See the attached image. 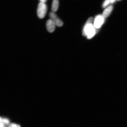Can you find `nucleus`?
Here are the masks:
<instances>
[{"label":"nucleus","instance_id":"obj_1","mask_svg":"<svg viewBox=\"0 0 127 127\" xmlns=\"http://www.w3.org/2000/svg\"><path fill=\"white\" fill-rule=\"evenodd\" d=\"M93 21V17L88 19L84 26L82 31V34L84 36H87V39H91L95 35L96 30L94 26L92 24Z\"/></svg>","mask_w":127,"mask_h":127},{"label":"nucleus","instance_id":"obj_2","mask_svg":"<svg viewBox=\"0 0 127 127\" xmlns=\"http://www.w3.org/2000/svg\"><path fill=\"white\" fill-rule=\"evenodd\" d=\"M47 7L44 3L40 2L38 5L37 9V15L39 18L43 19L46 14Z\"/></svg>","mask_w":127,"mask_h":127},{"label":"nucleus","instance_id":"obj_3","mask_svg":"<svg viewBox=\"0 0 127 127\" xmlns=\"http://www.w3.org/2000/svg\"><path fill=\"white\" fill-rule=\"evenodd\" d=\"M49 15H50V19L55 23L56 26L59 27L63 26V22L59 18L55 12H50Z\"/></svg>","mask_w":127,"mask_h":127},{"label":"nucleus","instance_id":"obj_4","mask_svg":"<svg viewBox=\"0 0 127 127\" xmlns=\"http://www.w3.org/2000/svg\"><path fill=\"white\" fill-rule=\"evenodd\" d=\"M104 21V18L103 16L98 15L95 19L94 26L95 28H99L101 27Z\"/></svg>","mask_w":127,"mask_h":127},{"label":"nucleus","instance_id":"obj_5","mask_svg":"<svg viewBox=\"0 0 127 127\" xmlns=\"http://www.w3.org/2000/svg\"><path fill=\"white\" fill-rule=\"evenodd\" d=\"M56 26V25L55 23L50 19L47 21L46 23V28L49 32H53L55 31Z\"/></svg>","mask_w":127,"mask_h":127},{"label":"nucleus","instance_id":"obj_6","mask_svg":"<svg viewBox=\"0 0 127 127\" xmlns=\"http://www.w3.org/2000/svg\"><path fill=\"white\" fill-rule=\"evenodd\" d=\"M59 7V0H53L52 1V12H55L58 10Z\"/></svg>","mask_w":127,"mask_h":127},{"label":"nucleus","instance_id":"obj_7","mask_svg":"<svg viewBox=\"0 0 127 127\" xmlns=\"http://www.w3.org/2000/svg\"><path fill=\"white\" fill-rule=\"evenodd\" d=\"M113 8V6H110L104 10L103 14V16L104 18H107L110 15L112 10Z\"/></svg>","mask_w":127,"mask_h":127},{"label":"nucleus","instance_id":"obj_8","mask_svg":"<svg viewBox=\"0 0 127 127\" xmlns=\"http://www.w3.org/2000/svg\"><path fill=\"white\" fill-rule=\"evenodd\" d=\"M0 123L3 124L4 125H9L10 121L7 119L1 118Z\"/></svg>","mask_w":127,"mask_h":127},{"label":"nucleus","instance_id":"obj_9","mask_svg":"<svg viewBox=\"0 0 127 127\" xmlns=\"http://www.w3.org/2000/svg\"><path fill=\"white\" fill-rule=\"evenodd\" d=\"M9 127H20L19 125L15 123H12L9 125Z\"/></svg>","mask_w":127,"mask_h":127},{"label":"nucleus","instance_id":"obj_10","mask_svg":"<svg viewBox=\"0 0 127 127\" xmlns=\"http://www.w3.org/2000/svg\"><path fill=\"white\" fill-rule=\"evenodd\" d=\"M110 2L109 0H106L103 4V7H106L109 4Z\"/></svg>","mask_w":127,"mask_h":127},{"label":"nucleus","instance_id":"obj_11","mask_svg":"<svg viewBox=\"0 0 127 127\" xmlns=\"http://www.w3.org/2000/svg\"><path fill=\"white\" fill-rule=\"evenodd\" d=\"M39 1H40V2L45 3L47 1V0H39Z\"/></svg>","mask_w":127,"mask_h":127},{"label":"nucleus","instance_id":"obj_12","mask_svg":"<svg viewBox=\"0 0 127 127\" xmlns=\"http://www.w3.org/2000/svg\"><path fill=\"white\" fill-rule=\"evenodd\" d=\"M115 0H109L111 2L113 3L115 2Z\"/></svg>","mask_w":127,"mask_h":127},{"label":"nucleus","instance_id":"obj_13","mask_svg":"<svg viewBox=\"0 0 127 127\" xmlns=\"http://www.w3.org/2000/svg\"></svg>","mask_w":127,"mask_h":127}]
</instances>
